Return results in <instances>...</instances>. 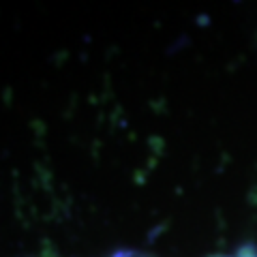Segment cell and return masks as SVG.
Segmentation results:
<instances>
[{"label":"cell","instance_id":"cell-1","mask_svg":"<svg viewBox=\"0 0 257 257\" xmlns=\"http://www.w3.org/2000/svg\"><path fill=\"white\" fill-rule=\"evenodd\" d=\"M47 257H52V255H47ZM111 257H135V255H131V253H118V255H111ZM229 257H255V255H251L248 251H242L240 255H229Z\"/></svg>","mask_w":257,"mask_h":257}]
</instances>
